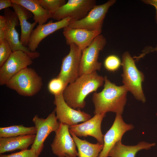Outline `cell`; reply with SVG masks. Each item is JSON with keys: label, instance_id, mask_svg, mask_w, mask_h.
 Segmentation results:
<instances>
[{"label": "cell", "instance_id": "1", "mask_svg": "<svg viewBox=\"0 0 157 157\" xmlns=\"http://www.w3.org/2000/svg\"><path fill=\"white\" fill-rule=\"evenodd\" d=\"M104 78L103 89L101 92H94L92 96L94 113L106 114L112 112L122 115L126 103L128 90L124 85L118 86L111 82L106 76Z\"/></svg>", "mask_w": 157, "mask_h": 157}, {"label": "cell", "instance_id": "2", "mask_svg": "<svg viewBox=\"0 0 157 157\" xmlns=\"http://www.w3.org/2000/svg\"><path fill=\"white\" fill-rule=\"evenodd\" d=\"M104 82V77L99 75L97 71L82 75L65 88L63 92L64 99L72 108H83L86 105L85 99L87 96L96 92Z\"/></svg>", "mask_w": 157, "mask_h": 157}, {"label": "cell", "instance_id": "3", "mask_svg": "<svg viewBox=\"0 0 157 157\" xmlns=\"http://www.w3.org/2000/svg\"><path fill=\"white\" fill-rule=\"evenodd\" d=\"M122 74L123 85L125 86L137 100L144 103L146 98L142 87L144 80L143 73L137 67L134 60L128 51L122 56Z\"/></svg>", "mask_w": 157, "mask_h": 157}, {"label": "cell", "instance_id": "4", "mask_svg": "<svg viewBox=\"0 0 157 157\" xmlns=\"http://www.w3.org/2000/svg\"><path fill=\"white\" fill-rule=\"evenodd\" d=\"M42 84V78L34 69L27 67L13 76L6 85L21 95L31 97L40 90Z\"/></svg>", "mask_w": 157, "mask_h": 157}, {"label": "cell", "instance_id": "5", "mask_svg": "<svg viewBox=\"0 0 157 157\" xmlns=\"http://www.w3.org/2000/svg\"><path fill=\"white\" fill-rule=\"evenodd\" d=\"M116 1L115 0H110L102 4L95 5L84 18L78 20L71 21L66 27L81 28L101 33L106 15L109 8Z\"/></svg>", "mask_w": 157, "mask_h": 157}, {"label": "cell", "instance_id": "6", "mask_svg": "<svg viewBox=\"0 0 157 157\" xmlns=\"http://www.w3.org/2000/svg\"><path fill=\"white\" fill-rule=\"evenodd\" d=\"M106 43V38L100 34L82 51L79 76L100 70L102 63L98 61V58L100 52L103 49Z\"/></svg>", "mask_w": 157, "mask_h": 157}, {"label": "cell", "instance_id": "7", "mask_svg": "<svg viewBox=\"0 0 157 157\" xmlns=\"http://www.w3.org/2000/svg\"><path fill=\"white\" fill-rule=\"evenodd\" d=\"M55 114L54 110L45 119L39 117L37 115L33 119L36 132L31 149L34 151L38 157L43 149L44 143L47 137L52 132H55L60 126V123L58 122Z\"/></svg>", "mask_w": 157, "mask_h": 157}, {"label": "cell", "instance_id": "8", "mask_svg": "<svg viewBox=\"0 0 157 157\" xmlns=\"http://www.w3.org/2000/svg\"><path fill=\"white\" fill-rule=\"evenodd\" d=\"M69 53L62 59L60 71L57 77L62 79L66 86L79 76L82 51L74 43L69 44Z\"/></svg>", "mask_w": 157, "mask_h": 157}, {"label": "cell", "instance_id": "9", "mask_svg": "<svg viewBox=\"0 0 157 157\" xmlns=\"http://www.w3.org/2000/svg\"><path fill=\"white\" fill-rule=\"evenodd\" d=\"M53 103L56 106L54 110L59 122L69 126L85 122L91 118L90 115L80 109L76 110L68 105L64 99L63 92L54 96Z\"/></svg>", "mask_w": 157, "mask_h": 157}, {"label": "cell", "instance_id": "10", "mask_svg": "<svg viewBox=\"0 0 157 157\" xmlns=\"http://www.w3.org/2000/svg\"><path fill=\"white\" fill-rule=\"evenodd\" d=\"M32 60L27 54L22 51L13 52L0 67V85H6L13 76L31 65Z\"/></svg>", "mask_w": 157, "mask_h": 157}, {"label": "cell", "instance_id": "11", "mask_svg": "<svg viewBox=\"0 0 157 157\" xmlns=\"http://www.w3.org/2000/svg\"><path fill=\"white\" fill-rule=\"evenodd\" d=\"M96 3L95 0H68L52 14V18L58 21L67 17L71 18L73 21L81 19L87 15Z\"/></svg>", "mask_w": 157, "mask_h": 157}, {"label": "cell", "instance_id": "12", "mask_svg": "<svg viewBox=\"0 0 157 157\" xmlns=\"http://www.w3.org/2000/svg\"><path fill=\"white\" fill-rule=\"evenodd\" d=\"M4 16L6 19L5 39L10 46L13 52L22 51L27 54L33 60L39 57L40 53L37 51L31 52L28 47L23 46L19 39V34L16 27L19 25V21L15 11L9 8L4 10Z\"/></svg>", "mask_w": 157, "mask_h": 157}, {"label": "cell", "instance_id": "13", "mask_svg": "<svg viewBox=\"0 0 157 157\" xmlns=\"http://www.w3.org/2000/svg\"><path fill=\"white\" fill-rule=\"evenodd\" d=\"M58 129L55 132V135L51 146L53 153L58 157L78 156L76 145L69 131V126L60 123Z\"/></svg>", "mask_w": 157, "mask_h": 157}, {"label": "cell", "instance_id": "14", "mask_svg": "<svg viewBox=\"0 0 157 157\" xmlns=\"http://www.w3.org/2000/svg\"><path fill=\"white\" fill-rule=\"evenodd\" d=\"M131 124H127L124 121L122 115L116 114L114 122L109 129L104 135V146L98 157H108V154L115 144L122 140L124 134L133 129Z\"/></svg>", "mask_w": 157, "mask_h": 157}, {"label": "cell", "instance_id": "15", "mask_svg": "<svg viewBox=\"0 0 157 157\" xmlns=\"http://www.w3.org/2000/svg\"><path fill=\"white\" fill-rule=\"evenodd\" d=\"M73 20L71 18L67 17L56 22L51 20L47 24L38 25L31 33L28 48L31 52H35L43 39L56 31L67 26Z\"/></svg>", "mask_w": 157, "mask_h": 157}, {"label": "cell", "instance_id": "16", "mask_svg": "<svg viewBox=\"0 0 157 157\" xmlns=\"http://www.w3.org/2000/svg\"><path fill=\"white\" fill-rule=\"evenodd\" d=\"M106 114H95L89 120L77 125L69 126V131L77 137H86L90 136L95 138L97 142L104 144L101 122Z\"/></svg>", "mask_w": 157, "mask_h": 157}, {"label": "cell", "instance_id": "17", "mask_svg": "<svg viewBox=\"0 0 157 157\" xmlns=\"http://www.w3.org/2000/svg\"><path fill=\"white\" fill-rule=\"evenodd\" d=\"M63 34L66 43H74L83 51L88 47L94 38L101 33L81 28H63Z\"/></svg>", "mask_w": 157, "mask_h": 157}, {"label": "cell", "instance_id": "18", "mask_svg": "<svg viewBox=\"0 0 157 157\" xmlns=\"http://www.w3.org/2000/svg\"><path fill=\"white\" fill-rule=\"evenodd\" d=\"M13 3L12 7L18 16L21 28L20 41L23 46L26 47L33 28L37 23L35 22L31 23L28 21L33 16L30 11L19 4Z\"/></svg>", "mask_w": 157, "mask_h": 157}, {"label": "cell", "instance_id": "19", "mask_svg": "<svg viewBox=\"0 0 157 157\" xmlns=\"http://www.w3.org/2000/svg\"><path fill=\"white\" fill-rule=\"evenodd\" d=\"M35 134L17 137L0 138V154L14 151L16 150L28 149L35 140Z\"/></svg>", "mask_w": 157, "mask_h": 157}, {"label": "cell", "instance_id": "20", "mask_svg": "<svg viewBox=\"0 0 157 157\" xmlns=\"http://www.w3.org/2000/svg\"><path fill=\"white\" fill-rule=\"evenodd\" d=\"M156 143L141 141L135 145L123 144L121 140L117 142L109 152L108 157H135L137 153L141 150H148L155 146Z\"/></svg>", "mask_w": 157, "mask_h": 157}, {"label": "cell", "instance_id": "21", "mask_svg": "<svg viewBox=\"0 0 157 157\" xmlns=\"http://www.w3.org/2000/svg\"><path fill=\"white\" fill-rule=\"evenodd\" d=\"M11 1L30 11L33 15V20L38 25L44 24L48 19L52 18L51 14L40 5L38 0H11Z\"/></svg>", "mask_w": 157, "mask_h": 157}, {"label": "cell", "instance_id": "22", "mask_svg": "<svg viewBox=\"0 0 157 157\" xmlns=\"http://www.w3.org/2000/svg\"><path fill=\"white\" fill-rule=\"evenodd\" d=\"M78 149V157H98L103 147L104 144L98 142L91 143L82 140L69 132Z\"/></svg>", "mask_w": 157, "mask_h": 157}, {"label": "cell", "instance_id": "23", "mask_svg": "<svg viewBox=\"0 0 157 157\" xmlns=\"http://www.w3.org/2000/svg\"><path fill=\"white\" fill-rule=\"evenodd\" d=\"M35 126L26 127L23 125L0 127V138H8L28 135L35 134Z\"/></svg>", "mask_w": 157, "mask_h": 157}, {"label": "cell", "instance_id": "24", "mask_svg": "<svg viewBox=\"0 0 157 157\" xmlns=\"http://www.w3.org/2000/svg\"><path fill=\"white\" fill-rule=\"evenodd\" d=\"M66 87L63 81L57 77L49 81L48 85V89L50 93L55 96L63 92Z\"/></svg>", "mask_w": 157, "mask_h": 157}, {"label": "cell", "instance_id": "25", "mask_svg": "<svg viewBox=\"0 0 157 157\" xmlns=\"http://www.w3.org/2000/svg\"><path fill=\"white\" fill-rule=\"evenodd\" d=\"M38 1L44 9L51 14L66 3L65 0H38Z\"/></svg>", "mask_w": 157, "mask_h": 157}, {"label": "cell", "instance_id": "26", "mask_svg": "<svg viewBox=\"0 0 157 157\" xmlns=\"http://www.w3.org/2000/svg\"><path fill=\"white\" fill-rule=\"evenodd\" d=\"M122 65L119 58L115 55H111L107 56L104 62V65L108 71L114 72L118 70Z\"/></svg>", "mask_w": 157, "mask_h": 157}, {"label": "cell", "instance_id": "27", "mask_svg": "<svg viewBox=\"0 0 157 157\" xmlns=\"http://www.w3.org/2000/svg\"><path fill=\"white\" fill-rule=\"evenodd\" d=\"M13 51L6 40L0 42V67L8 59Z\"/></svg>", "mask_w": 157, "mask_h": 157}, {"label": "cell", "instance_id": "28", "mask_svg": "<svg viewBox=\"0 0 157 157\" xmlns=\"http://www.w3.org/2000/svg\"><path fill=\"white\" fill-rule=\"evenodd\" d=\"M0 157H38L34 150L26 149L9 154H0Z\"/></svg>", "mask_w": 157, "mask_h": 157}, {"label": "cell", "instance_id": "29", "mask_svg": "<svg viewBox=\"0 0 157 157\" xmlns=\"http://www.w3.org/2000/svg\"><path fill=\"white\" fill-rule=\"evenodd\" d=\"M6 19L4 15H0V42L5 40Z\"/></svg>", "mask_w": 157, "mask_h": 157}, {"label": "cell", "instance_id": "30", "mask_svg": "<svg viewBox=\"0 0 157 157\" xmlns=\"http://www.w3.org/2000/svg\"><path fill=\"white\" fill-rule=\"evenodd\" d=\"M13 3L11 0H0V10L6 9L13 6Z\"/></svg>", "mask_w": 157, "mask_h": 157}, {"label": "cell", "instance_id": "31", "mask_svg": "<svg viewBox=\"0 0 157 157\" xmlns=\"http://www.w3.org/2000/svg\"><path fill=\"white\" fill-rule=\"evenodd\" d=\"M142 1L145 4L152 5L155 7L156 9L155 19L157 24V0H144Z\"/></svg>", "mask_w": 157, "mask_h": 157}, {"label": "cell", "instance_id": "32", "mask_svg": "<svg viewBox=\"0 0 157 157\" xmlns=\"http://www.w3.org/2000/svg\"><path fill=\"white\" fill-rule=\"evenodd\" d=\"M155 51H157V45L156 47L154 48Z\"/></svg>", "mask_w": 157, "mask_h": 157}, {"label": "cell", "instance_id": "33", "mask_svg": "<svg viewBox=\"0 0 157 157\" xmlns=\"http://www.w3.org/2000/svg\"><path fill=\"white\" fill-rule=\"evenodd\" d=\"M65 157H69V156L67 155H65Z\"/></svg>", "mask_w": 157, "mask_h": 157}]
</instances>
